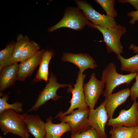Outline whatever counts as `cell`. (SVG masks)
Returning a JSON list of instances; mask_svg holds the SVG:
<instances>
[{"mask_svg":"<svg viewBox=\"0 0 138 138\" xmlns=\"http://www.w3.org/2000/svg\"><path fill=\"white\" fill-rule=\"evenodd\" d=\"M52 120L51 116L46 119L44 138H62L64 133L71 132V128L67 123L61 122L59 124H54Z\"/></svg>","mask_w":138,"mask_h":138,"instance_id":"ac0fdd59","label":"cell"},{"mask_svg":"<svg viewBox=\"0 0 138 138\" xmlns=\"http://www.w3.org/2000/svg\"><path fill=\"white\" fill-rule=\"evenodd\" d=\"M19 69L17 63L5 67L0 72V96L3 95V92L7 88L13 85L17 80Z\"/></svg>","mask_w":138,"mask_h":138,"instance_id":"2e32d148","label":"cell"},{"mask_svg":"<svg viewBox=\"0 0 138 138\" xmlns=\"http://www.w3.org/2000/svg\"><path fill=\"white\" fill-rule=\"evenodd\" d=\"M75 1L78 7L83 11L88 19L93 24L108 29L113 28L117 25L114 18L99 13L87 2L80 0Z\"/></svg>","mask_w":138,"mask_h":138,"instance_id":"52a82bcc","label":"cell"},{"mask_svg":"<svg viewBox=\"0 0 138 138\" xmlns=\"http://www.w3.org/2000/svg\"><path fill=\"white\" fill-rule=\"evenodd\" d=\"M54 53L52 50H44L39 69L32 82L37 83L43 80L45 81L46 83L48 82L49 63Z\"/></svg>","mask_w":138,"mask_h":138,"instance_id":"e0dca14e","label":"cell"},{"mask_svg":"<svg viewBox=\"0 0 138 138\" xmlns=\"http://www.w3.org/2000/svg\"><path fill=\"white\" fill-rule=\"evenodd\" d=\"M130 95V89L128 88L105 97L103 102L109 119L112 118L116 109L124 103Z\"/></svg>","mask_w":138,"mask_h":138,"instance_id":"4fadbf2b","label":"cell"},{"mask_svg":"<svg viewBox=\"0 0 138 138\" xmlns=\"http://www.w3.org/2000/svg\"><path fill=\"white\" fill-rule=\"evenodd\" d=\"M30 41L27 35L18 34L17 36L13 52L12 58L14 63L19 62L21 54L25 46Z\"/></svg>","mask_w":138,"mask_h":138,"instance_id":"7402d4cb","label":"cell"},{"mask_svg":"<svg viewBox=\"0 0 138 138\" xmlns=\"http://www.w3.org/2000/svg\"><path fill=\"white\" fill-rule=\"evenodd\" d=\"M61 60L73 64L77 66L79 69V71L83 73L87 69L90 68L93 69L98 67L95 60L87 53L64 52L63 54Z\"/></svg>","mask_w":138,"mask_h":138,"instance_id":"7c38bea8","label":"cell"},{"mask_svg":"<svg viewBox=\"0 0 138 138\" xmlns=\"http://www.w3.org/2000/svg\"><path fill=\"white\" fill-rule=\"evenodd\" d=\"M44 50L42 49L33 56L20 62L18 64L17 80L24 81L27 77L32 75L36 68L39 65Z\"/></svg>","mask_w":138,"mask_h":138,"instance_id":"5bb4252c","label":"cell"},{"mask_svg":"<svg viewBox=\"0 0 138 138\" xmlns=\"http://www.w3.org/2000/svg\"><path fill=\"white\" fill-rule=\"evenodd\" d=\"M136 73L123 75L119 74L116 71L115 65L110 63L103 70L101 80L105 83L106 88L103 91V96H106L112 94L117 87L123 84H130L135 77Z\"/></svg>","mask_w":138,"mask_h":138,"instance_id":"3957f363","label":"cell"},{"mask_svg":"<svg viewBox=\"0 0 138 138\" xmlns=\"http://www.w3.org/2000/svg\"><path fill=\"white\" fill-rule=\"evenodd\" d=\"M29 133L34 138H44L45 134V123L38 115L22 114Z\"/></svg>","mask_w":138,"mask_h":138,"instance_id":"9a60e30c","label":"cell"},{"mask_svg":"<svg viewBox=\"0 0 138 138\" xmlns=\"http://www.w3.org/2000/svg\"><path fill=\"white\" fill-rule=\"evenodd\" d=\"M107 125L132 127L138 126V107L136 100L128 109H122L116 118L109 119Z\"/></svg>","mask_w":138,"mask_h":138,"instance_id":"30bf717a","label":"cell"},{"mask_svg":"<svg viewBox=\"0 0 138 138\" xmlns=\"http://www.w3.org/2000/svg\"><path fill=\"white\" fill-rule=\"evenodd\" d=\"M109 133L111 135L109 138H138V127L114 126L110 130Z\"/></svg>","mask_w":138,"mask_h":138,"instance_id":"d6986e66","label":"cell"},{"mask_svg":"<svg viewBox=\"0 0 138 138\" xmlns=\"http://www.w3.org/2000/svg\"><path fill=\"white\" fill-rule=\"evenodd\" d=\"M137 106H138V100L137 101Z\"/></svg>","mask_w":138,"mask_h":138,"instance_id":"1f68e13d","label":"cell"},{"mask_svg":"<svg viewBox=\"0 0 138 138\" xmlns=\"http://www.w3.org/2000/svg\"><path fill=\"white\" fill-rule=\"evenodd\" d=\"M135 82L130 89V96L132 100H136L138 97V71L135 77Z\"/></svg>","mask_w":138,"mask_h":138,"instance_id":"4316f807","label":"cell"},{"mask_svg":"<svg viewBox=\"0 0 138 138\" xmlns=\"http://www.w3.org/2000/svg\"><path fill=\"white\" fill-rule=\"evenodd\" d=\"M92 28L97 29L102 34L107 53L113 52L117 56L123 53V47L121 43L120 39L126 32L125 27L117 25L114 28L108 29L92 24Z\"/></svg>","mask_w":138,"mask_h":138,"instance_id":"277c9868","label":"cell"},{"mask_svg":"<svg viewBox=\"0 0 138 138\" xmlns=\"http://www.w3.org/2000/svg\"><path fill=\"white\" fill-rule=\"evenodd\" d=\"M121 64V70L129 72L130 73H136L138 71V54L125 59L121 55L117 56Z\"/></svg>","mask_w":138,"mask_h":138,"instance_id":"44dd1931","label":"cell"},{"mask_svg":"<svg viewBox=\"0 0 138 138\" xmlns=\"http://www.w3.org/2000/svg\"><path fill=\"white\" fill-rule=\"evenodd\" d=\"M16 42L12 41L0 51V72L4 67L12 65L14 62L12 56Z\"/></svg>","mask_w":138,"mask_h":138,"instance_id":"ffe728a7","label":"cell"},{"mask_svg":"<svg viewBox=\"0 0 138 138\" xmlns=\"http://www.w3.org/2000/svg\"><path fill=\"white\" fill-rule=\"evenodd\" d=\"M108 119L103 101L96 109H90L88 117L89 126L96 130L101 138H107L105 129Z\"/></svg>","mask_w":138,"mask_h":138,"instance_id":"8fae6325","label":"cell"},{"mask_svg":"<svg viewBox=\"0 0 138 138\" xmlns=\"http://www.w3.org/2000/svg\"><path fill=\"white\" fill-rule=\"evenodd\" d=\"M71 138H101L96 130L90 127L80 132L72 134Z\"/></svg>","mask_w":138,"mask_h":138,"instance_id":"484cf974","label":"cell"},{"mask_svg":"<svg viewBox=\"0 0 138 138\" xmlns=\"http://www.w3.org/2000/svg\"><path fill=\"white\" fill-rule=\"evenodd\" d=\"M90 109L78 108L74 110L68 115L59 118L61 122L67 123L70 125L72 134L82 131L90 127L88 117Z\"/></svg>","mask_w":138,"mask_h":138,"instance_id":"ba28073f","label":"cell"},{"mask_svg":"<svg viewBox=\"0 0 138 138\" xmlns=\"http://www.w3.org/2000/svg\"><path fill=\"white\" fill-rule=\"evenodd\" d=\"M129 49L133 51V52L138 54V46L134 44H131L129 47Z\"/></svg>","mask_w":138,"mask_h":138,"instance_id":"f546056e","label":"cell"},{"mask_svg":"<svg viewBox=\"0 0 138 138\" xmlns=\"http://www.w3.org/2000/svg\"><path fill=\"white\" fill-rule=\"evenodd\" d=\"M66 87H69L72 86L70 84L59 83L57 82L56 77L51 73L48 82L46 83L44 88L39 92L35 103L28 112L37 111L41 106L50 100L56 101L62 98V97L57 95V90L60 88H64Z\"/></svg>","mask_w":138,"mask_h":138,"instance_id":"8992f818","label":"cell"},{"mask_svg":"<svg viewBox=\"0 0 138 138\" xmlns=\"http://www.w3.org/2000/svg\"><path fill=\"white\" fill-rule=\"evenodd\" d=\"M78 73L76 82L74 87H68L67 89V92L71 93L72 95V98L69 102L70 103V107L64 112L62 111L59 112L55 119L69 114L76 108L86 109L89 108L85 100L83 88L84 80L86 75L79 71Z\"/></svg>","mask_w":138,"mask_h":138,"instance_id":"5b68a950","label":"cell"},{"mask_svg":"<svg viewBox=\"0 0 138 138\" xmlns=\"http://www.w3.org/2000/svg\"><path fill=\"white\" fill-rule=\"evenodd\" d=\"M95 1L101 6L106 12L107 15L114 18L117 16V11L114 8L115 0H96Z\"/></svg>","mask_w":138,"mask_h":138,"instance_id":"d4e9b609","label":"cell"},{"mask_svg":"<svg viewBox=\"0 0 138 138\" xmlns=\"http://www.w3.org/2000/svg\"><path fill=\"white\" fill-rule=\"evenodd\" d=\"M92 24L83 11L78 7H68L65 10L62 18L57 23L48 28V31L52 32L63 27L79 31L82 30L86 25L91 28Z\"/></svg>","mask_w":138,"mask_h":138,"instance_id":"7a4b0ae2","label":"cell"},{"mask_svg":"<svg viewBox=\"0 0 138 138\" xmlns=\"http://www.w3.org/2000/svg\"><path fill=\"white\" fill-rule=\"evenodd\" d=\"M40 45L33 40L30 41L21 54L19 62H21L33 56L40 50Z\"/></svg>","mask_w":138,"mask_h":138,"instance_id":"cb8c5ba5","label":"cell"},{"mask_svg":"<svg viewBox=\"0 0 138 138\" xmlns=\"http://www.w3.org/2000/svg\"></svg>","mask_w":138,"mask_h":138,"instance_id":"d6a6232c","label":"cell"},{"mask_svg":"<svg viewBox=\"0 0 138 138\" xmlns=\"http://www.w3.org/2000/svg\"><path fill=\"white\" fill-rule=\"evenodd\" d=\"M0 128L4 135L10 133L21 138L30 137L22 114L12 109L6 110L0 113Z\"/></svg>","mask_w":138,"mask_h":138,"instance_id":"6da1fadb","label":"cell"},{"mask_svg":"<svg viewBox=\"0 0 138 138\" xmlns=\"http://www.w3.org/2000/svg\"><path fill=\"white\" fill-rule=\"evenodd\" d=\"M0 138H4L2 137L1 136H0Z\"/></svg>","mask_w":138,"mask_h":138,"instance_id":"4dcf8cb0","label":"cell"},{"mask_svg":"<svg viewBox=\"0 0 138 138\" xmlns=\"http://www.w3.org/2000/svg\"><path fill=\"white\" fill-rule=\"evenodd\" d=\"M8 95L7 94H3L0 98V113L7 110L12 109L16 112L19 113L22 112L23 104L16 101L12 104L8 103Z\"/></svg>","mask_w":138,"mask_h":138,"instance_id":"603a6c76","label":"cell"},{"mask_svg":"<svg viewBox=\"0 0 138 138\" xmlns=\"http://www.w3.org/2000/svg\"><path fill=\"white\" fill-rule=\"evenodd\" d=\"M118 1L120 3H129L137 10L138 9V0H119Z\"/></svg>","mask_w":138,"mask_h":138,"instance_id":"f1b7e54d","label":"cell"},{"mask_svg":"<svg viewBox=\"0 0 138 138\" xmlns=\"http://www.w3.org/2000/svg\"><path fill=\"white\" fill-rule=\"evenodd\" d=\"M105 86L103 81L96 78L94 73L91 74L89 81L84 84L83 88L85 99L90 109H94L100 96L103 94Z\"/></svg>","mask_w":138,"mask_h":138,"instance_id":"9c48e42d","label":"cell"},{"mask_svg":"<svg viewBox=\"0 0 138 138\" xmlns=\"http://www.w3.org/2000/svg\"><path fill=\"white\" fill-rule=\"evenodd\" d=\"M127 16L132 17L129 21L130 24H134L135 22L138 20V9L136 11H132L128 12Z\"/></svg>","mask_w":138,"mask_h":138,"instance_id":"83f0119b","label":"cell"}]
</instances>
